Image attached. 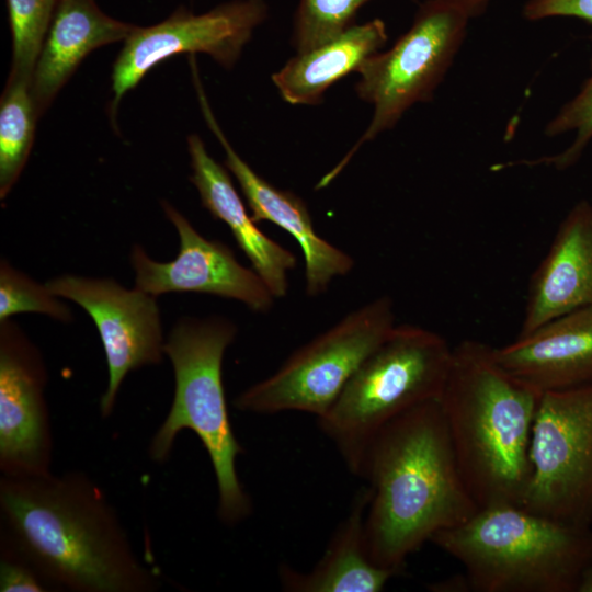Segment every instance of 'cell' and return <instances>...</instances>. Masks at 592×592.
I'll use <instances>...</instances> for the list:
<instances>
[{
  "mask_svg": "<svg viewBox=\"0 0 592 592\" xmlns=\"http://www.w3.org/2000/svg\"><path fill=\"white\" fill-rule=\"evenodd\" d=\"M453 348L437 332L396 325L319 419L348 469L363 477L377 434L406 411L439 400Z\"/></svg>",
  "mask_w": 592,
  "mask_h": 592,
  "instance_id": "8992f818",
  "label": "cell"
},
{
  "mask_svg": "<svg viewBox=\"0 0 592 592\" xmlns=\"http://www.w3.org/2000/svg\"><path fill=\"white\" fill-rule=\"evenodd\" d=\"M369 487L361 489L316 566L299 572L280 567V581L291 592H379L397 573L376 565L367 549L365 515Z\"/></svg>",
  "mask_w": 592,
  "mask_h": 592,
  "instance_id": "d6986e66",
  "label": "cell"
},
{
  "mask_svg": "<svg viewBox=\"0 0 592 592\" xmlns=\"http://www.w3.org/2000/svg\"><path fill=\"white\" fill-rule=\"evenodd\" d=\"M494 355L508 372L542 392L592 384V306L517 335L494 348Z\"/></svg>",
  "mask_w": 592,
  "mask_h": 592,
  "instance_id": "2e32d148",
  "label": "cell"
},
{
  "mask_svg": "<svg viewBox=\"0 0 592 592\" xmlns=\"http://www.w3.org/2000/svg\"><path fill=\"white\" fill-rule=\"evenodd\" d=\"M443 1L463 10L470 18L481 14L490 2V0H443Z\"/></svg>",
  "mask_w": 592,
  "mask_h": 592,
  "instance_id": "83f0119b",
  "label": "cell"
},
{
  "mask_svg": "<svg viewBox=\"0 0 592 592\" xmlns=\"http://www.w3.org/2000/svg\"><path fill=\"white\" fill-rule=\"evenodd\" d=\"M161 205L177 229L179 252L172 261L158 262L135 244V287L156 297L170 292L209 294L240 301L254 312L273 307L275 297L253 267L242 265L227 244L203 237L170 203Z\"/></svg>",
  "mask_w": 592,
  "mask_h": 592,
  "instance_id": "4fadbf2b",
  "label": "cell"
},
{
  "mask_svg": "<svg viewBox=\"0 0 592 592\" xmlns=\"http://www.w3.org/2000/svg\"><path fill=\"white\" fill-rule=\"evenodd\" d=\"M592 306V204L577 203L560 223L531 276L519 335Z\"/></svg>",
  "mask_w": 592,
  "mask_h": 592,
  "instance_id": "9a60e30c",
  "label": "cell"
},
{
  "mask_svg": "<svg viewBox=\"0 0 592 592\" xmlns=\"http://www.w3.org/2000/svg\"><path fill=\"white\" fill-rule=\"evenodd\" d=\"M192 77L203 117L225 151V166L236 178L252 218L255 223H273L295 239L304 255L306 294L309 297L323 294L334 278L352 271L353 258L316 231L300 196L263 179L236 152L214 116L197 69L192 71Z\"/></svg>",
  "mask_w": 592,
  "mask_h": 592,
  "instance_id": "5bb4252c",
  "label": "cell"
},
{
  "mask_svg": "<svg viewBox=\"0 0 592 592\" xmlns=\"http://www.w3.org/2000/svg\"><path fill=\"white\" fill-rule=\"evenodd\" d=\"M32 81L9 76L0 102V198L18 181L32 149L39 117Z\"/></svg>",
  "mask_w": 592,
  "mask_h": 592,
  "instance_id": "44dd1931",
  "label": "cell"
},
{
  "mask_svg": "<svg viewBox=\"0 0 592 592\" xmlns=\"http://www.w3.org/2000/svg\"><path fill=\"white\" fill-rule=\"evenodd\" d=\"M568 132H573L574 138L563 151L524 163L548 164L563 170L578 161L592 140V73L577 95L559 110L545 128V134L549 137Z\"/></svg>",
  "mask_w": 592,
  "mask_h": 592,
  "instance_id": "d4e9b609",
  "label": "cell"
},
{
  "mask_svg": "<svg viewBox=\"0 0 592 592\" xmlns=\"http://www.w3.org/2000/svg\"><path fill=\"white\" fill-rule=\"evenodd\" d=\"M24 312L46 315L60 322H70V308L46 285L35 282L13 267L5 259L0 262V321Z\"/></svg>",
  "mask_w": 592,
  "mask_h": 592,
  "instance_id": "cb8c5ba5",
  "label": "cell"
},
{
  "mask_svg": "<svg viewBox=\"0 0 592 592\" xmlns=\"http://www.w3.org/2000/svg\"><path fill=\"white\" fill-rule=\"evenodd\" d=\"M387 39L386 24L380 19L352 24L322 45L296 53L272 75V81L289 104H319L329 87L350 72H356Z\"/></svg>",
  "mask_w": 592,
  "mask_h": 592,
  "instance_id": "ffe728a7",
  "label": "cell"
},
{
  "mask_svg": "<svg viewBox=\"0 0 592 592\" xmlns=\"http://www.w3.org/2000/svg\"><path fill=\"white\" fill-rule=\"evenodd\" d=\"M368 1L298 0L292 33L296 53L310 50L341 34L354 24L355 14Z\"/></svg>",
  "mask_w": 592,
  "mask_h": 592,
  "instance_id": "603a6c76",
  "label": "cell"
},
{
  "mask_svg": "<svg viewBox=\"0 0 592 592\" xmlns=\"http://www.w3.org/2000/svg\"><path fill=\"white\" fill-rule=\"evenodd\" d=\"M135 27L106 15L94 0H58L32 78L39 115L89 53L125 41Z\"/></svg>",
  "mask_w": 592,
  "mask_h": 592,
  "instance_id": "ac0fdd59",
  "label": "cell"
},
{
  "mask_svg": "<svg viewBox=\"0 0 592 592\" xmlns=\"http://www.w3.org/2000/svg\"><path fill=\"white\" fill-rule=\"evenodd\" d=\"M576 592H592V563L583 570Z\"/></svg>",
  "mask_w": 592,
  "mask_h": 592,
  "instance_id": "f1b7e54d",
  "label": "cell"
},
{
  "mask_svg": "<svg viewBox=\"0 0 592 592\" xmlns=\"http://www.w3.org/2000/svg\"><path fill=\"white\" fill-rule=\"evenodd\" d=\"M5 546L46 584L75 592H152L157 573L136 556L116 511L82 473L0 479Z\"/></svg>",
  "mask_w": 592,
  "mask_h": 592,
  "instance_id": "6da1fadb",
  "label": "cell"
},
{
  "mask_svg": "<svg viewBox=\"0 0 592 592\" xmlns=\"http://www.w3.org/2000/svg\"><path fill=\"white\" fill-rule=\"evenodd\" d=\"M237 335L236 325L223 316L183 317L164 343L174 372L171 408L149 445L150 458L166 462L177 435L193 431L206 449L217 485V515L234 525L251 514L252 502L236 469L243 453L228 415L223 361Z\"/></svg>",
  "mask_w": 592,
  "mask_h": 592,
  "instance_id": "5b68a950",
  "label": "cell"
},
{
  "mask_svg": "<svg viewBox=\"0 0 592 592\" xmlns=\"http://www.w3.org/2000/svg\"><path fill=\"white\" fill-rule=\"evenodd\" d=\"M542 394L508 372L493 346L466 339L453 348L439 403L479 509L521 505L531 479L532 431Z\"/></svg>",
  "mask_w": 592,
  "mask_h": 592,
  "instance_id": "3957f363",
  "label": "cell"
},
{
  "mask_svg": "<svg viewBox=\"0 0 592 592\" xmlns=\"http://www.w3.org/2000/svg\"><path fill=\"white\" fill-rule=\"evenodd\" d=\"M191 158V182L202 205L225 223L239 249L251 262L275 298H283L289 288V273L297 264L295 254L264 234L248 213L228 171L206 150L197 135L187 137Z\"/></svg>",
  "mask_w": 592,
  "mask_h": 592,
  "instance_id": "e0dca14e",
  "label": "cell"
},
{
  "mask_svg": "<svg viewBox=\"0 0 592 592\" xmlns=\"http://www.w3.org/2000/svg\"><path fill=\"white\" fill-rule=\"evenodd\" d=\"M47 590V584L26 560L1 545V592H42Z\"/></svg>",
  "mask_w": 592,
  "mask_h": 592,
  "instance_id": "484cf974",
  "label": "cell"
},
{
  "mask_svg": "<svg viewBox=\"0 0 592 592\" xmlns=\"http://www.w3.org/2000/svg\"><path fill=\"white\" fill-rule=\"evenodd\" d=\"M58 0H7L12 33L10 76L32 81Z\"/></svg>",
  "mask_w": 592,
  "mask_h": 592,
  "instance_id": "7402d4cb",
  "label": "cell"
},
{
  "mask_svg": "<svg viewBox=\"0 0 592 592\" xmlns=\"http://www.w3.org/2000/svg\"><path fill=\"white\" fill-rule=\"evenodd\" d=\"M267 13L264 0H234L202 14L180 7L156 25L136 26L113 65V119L123 95L169 57L204 53L221 67L231 68Z\"/></svg>",
  "mask_w": 592,
  "mask_h": 592,
  "instance_id": "30bf717a",
  "label": "cell"
},
{
  "mask_svg": "<svg viewBox=\"0 0 592 592\" xmlns=\"http://www.w3.org/2000/svg\"><path fill=\"white\" fill-rule=\"evenodd\" d=\"M471 18L443 0L419 5L413 22L386 52L367 58L356 72V94L373 105L369 125L343 159L317 184L327 186L366 141L392 128L413 104L429 102L466 36Z\"/></svg>",
  "mask_w": 592,
  "mask_h": 592,
  "instance_id": "52a82bcc",
  "label": "cell"
},
{
  "mask_svg": "<svg viewBox=\"0 0 592 592\" xmlns=\"http://www.w3.org/2000/svg\"><path fill=\"white\" fill-rule=\"evenodd\" d=\"M395 326L391 298L373 299L298 348L273 374L241 391L235 407L257 414L299 411L321 418Z\"/></svg>",
  "mask_w": 592,
  "mask_h": 592,
  "instance_id": "ba28073f",
  "label": "cell"
},
{
  "mask_svg": "<svg viewBox=\"0 0 592 592\" xmlns=\"http://www.w3.org/2000/svg\"><path fill=\"white\" fill-rule=\"evenodd\" d=\"M46 384L39 350L14 321H0V469L4 476L50 474Z\"/></svg>",
  "mask_w": 592,
  "mask_h": 592,
  "instance_id": "7c38bea8",
  "label": "cell"
},
{
  "mask_svg": "<svg viewBox=\"0 0 592 592\" xmlns=\"http://www.w3.org/2000/svg\"><path fill=\"white\" fill-rule=\"evenodd\" d=\"M362 478L372 492L365 515L368 554L397 574L437 533L479 510L462 476L439 400L419 405L382 429Z\"/></svg>",
  "mask_w": 592,
  "mask_h": 592,
  "instance_id": "7a4b0ae2",
  "label": "cell"
},
{
  "mask_svg": "<svg viewBox=\"0 0 592 592\" xmlns=\"http://www.w3.org/2000/svg\"><path fill=\"white\" fill-rule=\"evenodd\" d=\"M531 479L521 506L592 524V384L542 394L532 431Z\"/></svg>",
  "mask_w": 592,
  "mask_h": 592,
  "instance_id": "9c48e42d",
  "label": "cell"
},
{
  "mask_svg": "<svg viewBox=\"0 0 592 592\" xmlns=\"http://www.w3.org/2000/svg\"><path fill=\"white\" fill-rule=\"evenodd\" d=\"M431 543L463 566L478 592H573L592 563L591 526L519 504L480 508Z\"/></svg>",
  "mask_w": 592,
  "mask_h": 592,
  "instance_id": "277c9868",
  "label": "cell"
},
{
  "mask_svg": "<svg viewBox=\"0 0 592 592\" xmlns=\"http://www.w3.org/2000/svg\"><path fill=\"white\" fill-rule=\"evenodd\" d=\"M523 16L528 21L572 16L592 23V0H527Z\"/></svg>",
  "mask_w": 592,
  "mask_h": 592,
  "instance_id": "4316f807",
  "label": "cell"
},
{
  "mask_svg": "<svg viewBox=\"0 0 592 592\" xmlns=\"http://www.w3.org/2000/svg\"><path fill=\"white\" fill-rule=\"evenodd\" d=\"M47 288L83 308L94 321L105 353L109 380L100 399L103 418L112 414L122 383L132 371L159 364L164 354L157 297L112 278L65 274Z\"/></svg>",
  "mask_w": 592,
  "mask_h": 592,
  "instance_id": "8fae6325",
  "label": "cell"
}]
</instances>
